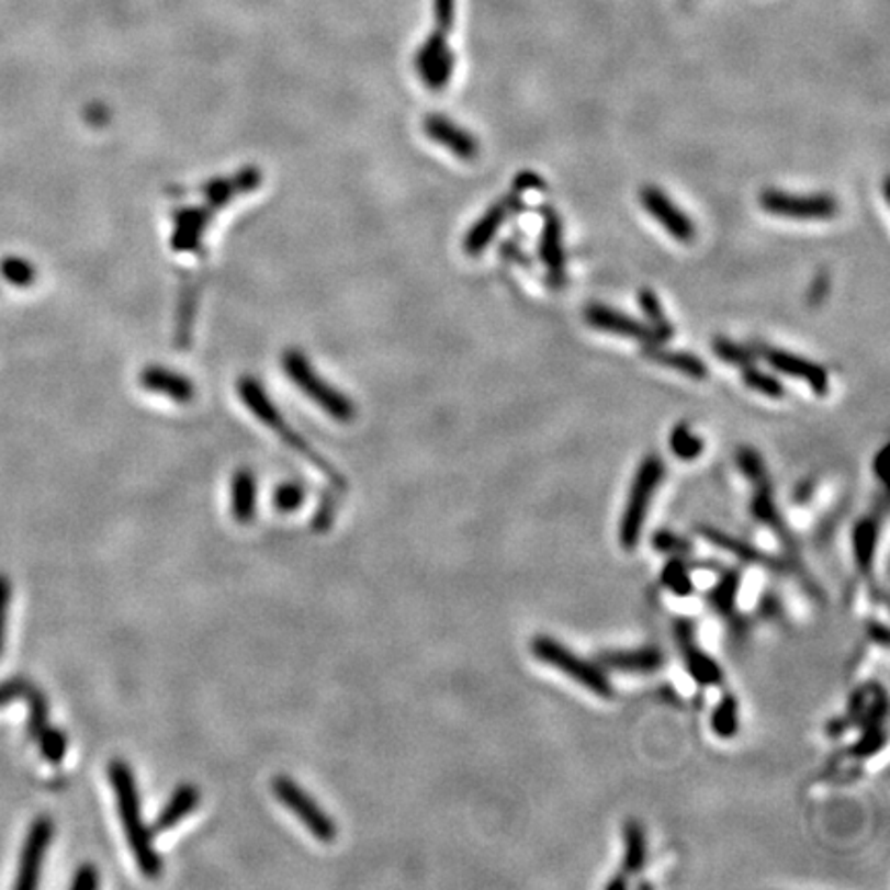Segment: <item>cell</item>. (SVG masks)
<instances>
[{
    "mask_svg": "<svg viewBox=\"0 0 890 890\" xmlns=\"http://www.w3.org/2000/svg\"><path fill=\"white\" fill-rule=\"evenodd\" d=\"M108 775L119 800L120 819L124 824L128 845L135 854L136 864L147 878H157L161 872V859L153 847V831L143 824L135 773L124 761H114L108 769Z\"/></svg>",
    "mask_w": 890,
    "mask_h": 890,
    "instance_id": "1",
    "label": "cell"
},
{
    "mask_svg": "<svg viewBox=\"0 0 890 890\" xmlns=\"http://www.w3.org/2000/svg\"><path fill=\"white\" fill-rule=\"evenodd\" d=\"M664 472L666 466L660 455L650 454L641 460L619 523V542L624 551H633L638 547L643 526L647 520V511L654 502L655 491L662 485Z\"/></svg>",
    "mask_w": 890,
    "mask_h": 890,
    "instance_id": "2",
    "label": "cell"
},
{
    "mask_svg": "<svg viewBox=\"0 0 890 890\" xmlns=\"http://www.w3.org/2000/svg\"><path fill=\"white\" fill-rule=\"evenodd\" d=\"M239 394H241V401L252 408L254 415L262 420L264 425H269L270 429H272L277 436L281 437L291 450H295V452L302 454L309 464H314L319 472H324V474L328 476V481H330L335 487L347 488L345 478L333 469V464L326 462L300 433H295V431L286 425L285 419H283V417L277 413V408L270 404L267 394L262 392V387L258 386L250 378H244V380L239 382Z\"/></svg>",
    "mask_w": 890,
    "mask_h": 890,
    "instance_id": "3",
    "label": "cell"
},
{
    "mask_svg": "<svg viewBox=\"0 0 890 890\" xmlns=\"http://www.w3.org/2000/svg\"><path fill=\"white\" fill-rule=\"evenodd\" d=\"M532 654L537 655L542 664L551 666L559 673L567 674L577 685L588 689L592 695L610 699L615 695V687L605 671L598 664H592L586 657L575 654L556 639L540 635L532 641Z\"/></svg>",
    "mask_w": 890,
    "mask_h": 890,
    "instance_id": "4",
    "label": "cell"
},
{
    "mask_svg": "<svg viewBox=\"0 0 890 890\" xmlns=\"http://www.w3.org/2000/svg\"><path fill=\"white\" fill-rule=\"evenodd\" d=\"M283 368H285L286 375L291 378V382L295 386L302 387L314 403L326 410V415H330L333 419L340 420V423H351L354 419V415H357L354 404L330 384H326L318 373L312 370L309 361L302 353L289 351L283 359Z\"/></svg>",
    "mask_w": 890,
    "mask_h": 890,
    "instance_id": "5",
    "label": "cell"
},
{
    "mask_svg": "<svg viewBox=\"0 0 890 890\" xmlns=\"http://www.w3.org/2000/svg\"><path fill=\"white\" fill-rule=\"evenodd\" d=\"M761 206L775 217L793 221H829L837 217L840 202L833 194H793L786 190H765L761 194Z\"/></svg>",
    "mask_w": 890,
    "mask_h": 890,
    "instance_id": "6",
    "label": "cell"
},
{
    "mask_svg": "<svg viewBox=\"0 0 890 890\" xmlns=\"http://www.w3.org/2000/svg\"><path fill=\"white\" fill-rule=\"evenodd\" d=\"M272 791L293 814L302 819L312 835H316L324 843L337 840L335 821L295 781H291L289 777H277L272 781Z\"/></svg>",
    "mask_w": 890,
    "mask_h": 890,
    "instance_id": "7",
    "label": "cell"
},
{
    "mask_svg": "<svg viewBox=\"0 0 890 890\" xmlns=\"http://www.w3.org/2000/svg\"><path fill=\"white\" fill-rule=\"evenodd\" d=\"M639 201L645 206V211L676 239L683 244H689L695 239L697 227L692 223V218L678 206L674 204L673 199L660 190L657 185H645L639 192Z\"/></svg>",
    "mask_w": 890,
    "mask_h": 890,
    "instance_id": "8",
    "label": "cell"
},
{
    "mask_svg": "<svg viewBox=\"0 0 890 890\" xmlns=\"http://www.w3.org/2000/svg\"><path fill=\"white\" fill-rule=\"evenodd\" d=\"M446 35L448 34L441 32L429 35L415 58V67L423 83L433 91H439L450 83L454 72V52L450 48Z\"/></svg>",
    "mask_w": 890,
    "mask_h": 890,
    "instance_id": "9",
    "label": "cell"
},
{
    "mask_svg": "<svg viewBox=\"0 0 890 890\" xmlns=\"http://www.w3.org/2000/svg\"><path fill=\"white\" fill-rule=\"evenodd\" d=\"M584 318L592 328L602 330L615 337L631 338L639 340L643 345H662L660 338L652 330V326L639 322V319L622 314L621 309H615L605 303H589L584 312Z\"/></svg>",
    "mask_w": 890,
    "mask_h": 890,
    "instance_id": "10",
    "label": "cell"
},
{
    "mask_svg": "<svg viewBox=\"0 0 890 890\" xmlns=\"http://www.w3.org/2000/svg\"><path fill=\"white\" fill-rule=\"evenodd\" d=\"M674 638L680 647V654L685 660V668L689 673L690 678L701 685V687H716L723 680L722 668L720 664L706 654L695 639V629L689 621L678 619L674 622Z\"/></svg>",
    "mask_w": 890,
    "mask_h": 890,
    "instance_id": "11",
    "label": "cell"
},
{
    "mask_svg": "<svg viewBox=\"0 0 890 890\" xmlns=\"http://www.w3.org/2000/svg\"><path fill=\"white\" fill-rule=\"evenodd\" d=\"M52 835H54V824H52L50 819L48 816L35 819L30 833H27L23 852H21V864H19L15 889L32 890L37 887L44 856H46V852L50 847Z\"/></svg>",
    "mask_w": 890,
    "mask_h": 890,
    "instance_id": "12",
    "label": "cell"
},
{
    "mask_svg": "<svg viewBox=\"0 0 890 890\" xmlns=\"http://www.w3.org/2000/svg\"><path fill=\"white\" fill-rule=\"evenodd\" d=\"M756 353L763 354V359L771 365L773 370L804 382L819 396H824L829 392V373L819 363L810 361L807 357L788 353V351L775 349V347H761V349H756Z\"/></svg>",
    "mask_w": 890,
    "mask_h": 890,
    "instance_id": "13",
    "label": "cell"
},
{
    "mask_svg": "<svg viewBox=\"0 0 890 890\" xmlns=\"http://www.w3.org/2000/svg\"><path fill=\"white\" fill-rule=\"evenodd\" d=\"M542 215H544V223H542L538 252H540V260L544 262V269L549 274V285L561 289V286L565 285L563 223H561V217L549 206L542 209Z\"/></svg>",
    "mask_w": 890,
    "mask_h": 890,
    "instance_id": "14",
    "label": "cell"
},
{
    "mask_svg": "<svg viewBox=\"0 0 890 890\" xmlns=\"http://www.w3.org/2000/svg\"><path fill=\"white\" fill-rule=\"evenodd\" d=\"M518 206H520V201L516 196H505L504 201L488 206L487 213L472 225L471 232L464 237V252L469 256L485 252L488 244L493 241V237L499 234L505 218L509 217Z\"/></svg>",
    "mask_w": 890,
    "mask_h": 890,
    "instance_id": "15",
    "label": "cell"
},
{
    "mask_svg": "<svg viewBox=\"0 0 890 890\" xmlns=\"http://www.w3.org/2000/svg\"><path fill=\"white\" fill-rule=\"evenodd\" d=\"M425 133L436 140L437 145L446 147L448 151L454 153L460 159H474L478 155V143L476 138L462 126H458L454 120L441 114H431L425 119Z\"/></svg>",
    "mask_w": 890,
    "mask_h": 890,
    "instance_id": "16",
    "label": "cell"
},
{
    "mask_svg": "<svg viewBox=\"0 0 890 890\" xmlns=\"http://www.w3.org/2000/svg\"><path fill=\"white\" fill-rule=\"evenodd\" d=\"M600 662L602 666L617 673L647 674L660 671L666 664V657L655 647H638V650H610L600 655Z\"/></svg>",
    "mask_w": 890,
    "mask_h": 890,
    "instance_id": "17",
    "label": "cell"
},
{
    "mask_svg": "<svg viewBox=\"0 0 890 890\" xmlns=\"http://www.w3.org/2000/svg\"><path fill=\"white\" fill-rule=\"evenodd\" d=\"M140 384L145 390L164 394L176 403H190L194 398V386L188 382V378L176 373V371L164 370V368H149L143 371Z\"/></svg>",
    "mask_w": 890,
    "mask_h": 890,
    "instance_id": "18",
    "label": "cell"
},
{
    "mask_svg": "<svg viewBox=\"0 0 890 890\" xmlns=\"http://www.w3.org/2000/svg\"><path fill=\"white\" fill-rule=\"evenodd\" d=\"M643 353L647 354L652 361L657 365H664L668 370L678 371L683 375H689L692 380H703L709 375L703 359H699L697 354L685 353V351H673V349H664L662 345H645Z\"/></svg>",
    "mask_w": 890,
    "mask_h": 890,
    "instance_id": "19",
    "label": "cell"
},
{
    "mask_svg": "<svg viewBox=\"0 0 890 890\" xmlns=\"http://www.w3.org/2000/svg\"><path fill=\"white\" fill-rule=\"evenodd\" d=\"M201 802V791L196 790L194 786H180L178 790L173 791V796L169 798L166 808L159 812L157 821L153 824V833H164L173 829L176 824L185 819L196 804Z\"/></svg>",
    "mask_w": 890,
    "mask_h": 890,
    "instance_id": "20",
    "label": "cell"
},
{
    "mask_svg": "<svg viewBox=\"0 0 890 890\" xmlns=\"http://www.w3.org/2000/svg\"><path fill=\"white\" fill-rule=\"evenodd\" d=\"M878 534H880V521H878V518H872V516L861 518L854 526L852 544H854V556H856V565L859 572L870 573V570H872Z\"/></svg>",
    "mask_w": 890,
    "mask_h": 890,
    "instance_id": "21",
    "label": "cell"
},
{
    "mask_svg": "<svg viewBox=\"0 0 890 890\" xmlns=\"http://www.w3.org/2000/svg\"><path fill=\"white\" fill-rule=\"evenodd\" d=\"M256 476L252 471H237L232 483V514L239 523H248L256 516Z\"/></svg>",
    "mask_w": 890,
    "mask_h": 890,
    "instance_id": "22",
    "label": "cell"
},
{
    "mask_svg": "<svg viewBox=\"0 0 890 890\" xmlns=\"http://www.w3.org/2000/svg\"><path fill=\"white\" fill-rule=\"evenodd\" d=\"M647 859L645 831L638 821H627L622 826V868L627 874L643 870Z\"/></svg>",
    "mask_w": 890,
    "mask_h": 890,
    "instance_id": "23",
    "label": "cell"
},
{
    "mask_svg": "<svg viewBox=\"0 0 890 890\" xmlns=\"http://www.w3.org/2000/svg\"><path fill=\"white\" fill-rule=\"evenodd\" d=\"M699 532H701V537L711 540L716 547H720L723 551L739 556L744 563L765 565V567H771V570L777 567V561H773L769 554H765L763 551H758V549H753L751 544H746V542H742V540L728 537V534H723V532L716 530V528H699Z\"/></svg>",
    "mask_w": 890,
    "mask_h": 890,
    "instance_id": "24",
    "label": "cell"
},
{
    "mask_svg": "<svg viewBox=\"0 0 890 890\" xmlns=\"http://www.w3.org/2000/svg\"><path fill=\"white\" fill-rule=\"evenodd\" d=\"M638 302L641 312H643L645 318H647V326H652V330H654L657 338H660V342H662V345L668 342V340L674 337V326L668 322V318H666L664 307H662V303H660V297L655 295L652 289H641L638 293Z\"/></svg>",
    "mask_w": 890,
    "mask_h": 890,
    "instance_id": "25",
    "label": "cell"
},
{
    "mask_svg": "<svg viewBox=\"0 0 890 890\" xmlns=\"http://www.w3.org/2000/svg\"><path fill=\"white\" fill-rule=\"evenodd\" d=\"M739 701L734 695H723L722 701L711 713V730L718 739L730 740L739 734Z\"/></svg>",
    "mask_w": 890,
    "mask_h": 890,
    "instance_id": "26",
    "label": "cell"
},
{
    "mask_svg": "<svg viewBox=\"0 0 890 890\" xmlns=\"http://www.w3.org/2000/svg\"><path fill=\"white\" fill-rule=\"evenodd\" d=\"M740 584H742V577L739 572L730 570V572L723 573L720 582L716 584V588L711 589L707 596L709 605L713 606L723 617L732 615L736 608V600H739Z\"/></svg>",
    "mask_w": 890,
    "mask_h": 890,
    "instance_id": "27",
    "label": "cell"
},
{
    "mask_svg": "<svg viewBox=\"0 0 890 890\" xmlns=\"http://www.w3.org/2000/svg\"><path fill=\"white\" fill-rule=\"evenodd\" d=\"M751 511L755 516L756 521L769 526L773 532L781 534L784 532V521L777 511V505L773 499L771 483H763V485H755V497L751 504Z\"/></svg>",
    "mask_w": 890,
    "mask_h": 890,
    "instance_id": "28",
    "label": "cell"
},
{
    "mask_svg": "<svg viewBox=\"0 0 890 890\" xmlns=\"http://www.w3.org/2000/svg\"><path fill=\"white\" fill-rule=\"evenodd\" d=\"M662 586L668 589L673 596L678 598H687L695 592V582L690 577L689 567L683 561V556H673L664 570H662Z\"/></svg>",
    "mask_w": 890,
    "mask_h": 890,
    "instance_id": "29",
    "label": "cell"
},
{
    "mask_svg": "<svg viewBox=\"0 0 890 890\" xmlns=\"http://www.w3.org/2000/svg\"><path fill=\"white\" fill-rule=\"evenodd\" d=\"M703 448H706L703 439L699 436H695V433L690 431L689 425L680 423V425L674 427L673 433H671V450H673V454L676 455V458H680V460H685V462H690V460H695V458H699V455L703 454Z\"/></svg>",
    "mask_w": 890,
    "mask_h": 890,
    "instance_id": "30",
    "label": "cell"
},
{
    "mask_svg": "<svg viewBox=\"0 0 890 890\" xmlns=\"http://www.w3.org/2000/svg\"><path fill=\"white\" fill-rule=\"evenodd\" d=\"M742 382L751 387V390L758 392V394H763V396H767V398H775V401L784 398V394H786V387H784V384H781L775 375L767 373V371L758 370L755 365L742 368Z\"/></svg>",
    "mask_w": 890,
    "mask_h": 890,
    "instance_id": "31",
    "label": "cell"
},
{
    "mask_svg": "<svg viewBox=\"0 0 890 890\" xmlns=\"http://www.w3.org/2000/svg\"><path fill=\"white\" fill-rule=\"evenodd\" d=\"M713 353L718 354L725 363L736 365V368L753 365L756 357H758L756 349H753V347L739 345V342L725 337H718L713 340Z\"/></svg>",
    "mask_w": 890,
    "mask_h": 890,
    "instance_id": "32",
    "label": "cell"
},
{
    "mask_svg": "<svg viewBox=\"0 0 890 890\" xmlns=\"http://www.w3.org/2000/svg\"><path fill=\"white\" fill-rule=\"evenodd\" d=\"M25 697H27V701H30V722H27V730H30V736H32V739H37V736L48 728V701H46V697H44L40 690L34 689L32 685H30V689L25 690Z\"/></svg>",
    "mask_w": 890,
    "mask_h": 890,
    "instance_id": "33",
    "label": "cell"
},
{
    "mask_svg": "<svg viewBox=\"0 0 890 890\" xmlns=\"http://www.w3.org/2000/svg\"><path fill=\"white\" fill-rule=\"evenodd\" d=\"M736 464H739L740 472H742L753 485L769 483L765 462H763L761 454H758L756 450H753V448H746V446L740 448L739 452H736Z\"/></svg>",
    "mask_w": 890,
    "mask_h": 890,
    "instance_id": "34",
    "label": "cell"
},
{
    "mask_svg": "<svg viewBox=\"0 0 890 890\" xmlns=\"http://www.w3.org/2000/svg\"><path fill=\"white\" fill-rule=\"evenodd\" d=\"M887 744V732L882 725H868L861 728V739L857 740L856 744L852 746L849 755L856 758H868V756L876 755L885 748Z\"/></svg>",
    "mask_w": 890,
    "mask_h": 890,
    "instance_id": "35",
    "label": "cell"
},
{
    "mask_svg": "<svg viewBox=\"0 0 890 890\" xmlns=\"http://www.w3.org/2000/svg\"><path fill=\"white\" fill-rule=\"evenodd\" d=\"M37 740H40V751H42L44 758H46L48 763H52V765H60L68 751L67 736H65L60 730L46 728V730L37 736Z\"/></svg>",
    "mask_w": 890,
    "mask_h": 890,
    "instance_id": "36",
    "label": "cell"
},
{
    "mask_svg": "<svg viewBox=\"0 0 890 890\" xmlns=\"http://www.w3.org/2000/svg\"><path fill=\"white\" fill-rule=\"evenodd\" d=\"M303 502H305V488L297 483H285V485L274 488L272 505L281 514H293L295 509L302 507Z\"/></svg>",
    "mask_w": 890,
    "mask_h": 890,
    "instance_id": "37",
    "label": "cell"
},
{
    "mask_svg": "<svg viewBox=\"0 0 890 890\" xmlns=\"http://www.w3.org/2000/svg\"><path fill=\"white\" fill-rule=\"evenodd\" d=\"M0 272H2V277H4L11 285L27 286L34 283V267H32L30 262L21 260V258H7V260L0 264Z\"/></svg>",
    "mask_w": 890,
    "mask_h": 890,
    "instance_id": "38",
    "label": "cell"
},
{
    "mask_svg": "<svg viewBox=\"0 0 890 890\" xmlns=\"http://www.w3.org/2000/svg\"><path fill=\"white\" fill-rule=\"evenodd\" d=\"M652 544L660 553L673 554V556H685L690 553V544L685 538L676 537L671 530H660L652 537Z\"/></svg>",
    "mask_w": 890,
    "mask_h": 890,
    "instance_id": "39",
    "label": "cell"
},
{
    "mask_svg": "<svg viewBox=\"0 0 890 890\" xmlns=\"http://www.w3.org/2000/svg\"><path fill=\"white\" fill-rule=\"evenodd\" d=\"M335 511H337L335 497L324 495L322 502H319L318 511H316V516H314V520H312L314 530H316V532H326V530L333 526V521H335Z\"/></svg>",
    "mask_w": 890,
    "mask_h": 890,
    "instance_id": "40",
    "label": "cell"
},
{
    "mask_svg": "<svg viewBox=\"0 0 890 890\" xmlns=\"http://www.w3.org/2000/svg\"><path fill=\"white\" fill-rule=\"evenodd\" d=\"M9 602H11V582L7 579V575L0 573V655L4 652V631H7Z\"/></svg>",
    "mask_w": 890,
    "mask_h": 890,
    "instance_id": "41",
    "label": "cell"
},
{
    "mask_svg": "<svg viewBox=\"0 0 890 890\" xmlns=\"http://www.w3.org/2000/svg\"><path fill=\"white\" fill-rule=\"evenodd\" d=\"M98 887H100V874L89 864L81 866L75 874L72 882H70V889L72 890H93L98 889Z\"/></svg>",
    "mask_w": 890,
    "mask_h": 890,
    "instance_id": "42",
    "label": "cell"
},
{
    "mask_svg": "<svg viewBox=\"0 0 890 890\" xmlns=\"http://www.w3.org/2000/svg\"><path fill=\"white\" fill-rule=\"evenodd\" d=\"M454 0H436L437 32L448 34L454 23Z\"/></svg>",
    "mask_w": 890,
    "mask_h": 890,
    "instance_id": "43",
    "label": "cell"
},
{
    "mask_svg": "<svg viewBox=\"0 0 890 890\" xmlns=\"http://www.w3.org/2000/svg\"><path fill=\"white\" fill-rule=\"evenodd\" d=\"M27 689H30V683H25L23 678H15V680H9V683H2V685H0V706H7V703H11L13 699L25 697V690Z\"/></svg>",
    "mask_w": 890,
    "mask_h": 890,
    "instance_id": "44",
    "label": "cell"
},
{
    "mask_svg": "<svg viewBox=\"0 0 890 890\" xmlns=\"http://www.w3.org/2000/svg\"><path fill=\"white\" fill-rule=\"evenodd\" d=\"M826 291H829V277H826V272H821V274L814 279L812 286L808 289V303H810V305L823 303L824 297H826Z\"/></svg>",
    "mask_w": 890,
    "mask_h": 890,
    "instance_id": "45",
    "label": "cell"
},
{
    "mask_svg": "<svg viewBox=\"0 0 890 890\" xmlns=\"http://www.w3.org/2000/svg\"><path fill=\"white\" fill-rule=\"evenodd\" d=\"M516 185L521 188V190H526V188L530 190V188H542L544 184H542V180H540L538 176H534V173H521L520 178L516 180Z\"/></svg>",
    "mask_w": 890,
    "mask_h": 890,
    "instance_id": "46",
    "label": "cell"
},
{
    "mask_svg": "<svg viewBox=\"0 0 890 890\" xmlns=\"http://www.w3.org/2000/svg\"><path fill=\"white\" fill-rule=\"evenodd\" d=\"M885 460H887V448L880 450V454L876 455V464H874V471H876V476L880 481H887L885 478Z\"/></svg>",
    "mask_w": 890,
    "mask_h": 890,
    "instance_id": "47",
    "label": "cell"
},
{
    "mask_svg": "<svg viewBox=\"0 0 890 890\" xmlns=\"http://www.w3.org/2000/svg\"><path fill=\"white\" fill-rule=\"evenodd\" d=\"M627 887H629V878H627V874H617V878H615V880H610V882L606 885V889L610 890L627 889Z\"/></svg>",
    "mask_w": 890,
    "mask_h": 890,
    "instance_id": "48",
    "label": "cell"
}]
</instances>
